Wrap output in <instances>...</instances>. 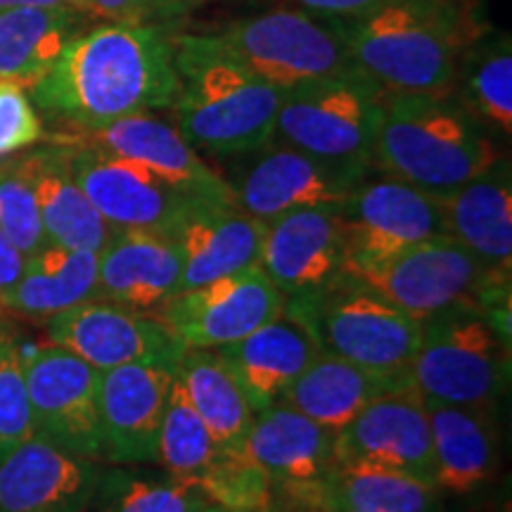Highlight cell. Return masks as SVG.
Returning a JSON list of instances; mask_svg holds the SVG:
<instances>
[{
  "label": "cell",
  "mask_w": 512,
  "mask_h": 512,
  "mask_svg": "<svg viewBox=\"0 0 512 512\" xmlns=\"http://www.w3.org/2000/svg\"><path fill=\"white\" fill-rule=\"evenodd\" d=\"M34 434V415L22 366V342L5 323L0 335V463Z\"/></svg>",
  "instance_id": "cell-37"
},
{
  "label": "cell",
  "mask_w": 512,
  "mask_h": 512,
  "mask_svg": "<svg viewBox=\"0 0 512 512\" xmlns=\"http://www.w3.org/2000/svg\"><path fill=\"white\" fill-rule=\"evenodd\" d=\"M0 228L24 256L41 252L48 245L34 190L17 162L0 164Z\"/></svg>",
  "instance_id": "cell-38"
},
{
  "label": "cell",
  "mask_w": 512,
  "mask_h": 512,
  "mask_svg": "<svg viewBox=\"0 0 512 512\" xmlns=\"http://www.w3.org/2000/svg\"><path fill=\"white\" fill-rule=\"evenodd\" d=\"M453 98L486 128L512 136V41L486 29L458 57Z\"/></svg>",
  "instance_id": "cell-32"
},
{
  "label": "cell",
  "mask_w": 512,
  "mask_h": 512,
  "mask_svg": "<svg viewBox=\"0 0 512 512\" xmlns=\"http://www.w3.org/2000/svg\"><path fill=\"white\" fill-rule=\"evenodd\" d=\"M242 451L264 467L273 486L309 505L335 467V432L275 401L254 415Z\"/></svg>",
  "instance_id": "cell-21"
},
{
  "label": "cell",
  "mask_w": 512,
  "mask_h": 512,
  "mask_svg": "<svg viewBox=\"0 0 512 512\" xmlns=\"http://www.w3.org/2000/svg\"><path fill=\"white\" fill-rule=\"evenodd\" d=\"M337 216L347 256H382L432 238H446L441 197L382 174L366 176L342 204Z\"/></svg>",
  "instance_id": "cell-16"
},
{
  "label": "cell",
  "mask_w": 512,
  "mask_h": 512,
  "mask_svg": "<svg viewBox=\"0 0 512 512\" xmlns=\"http://www.w3.org/2000/svg\"><path fill=\"white\" fill-rule=\"evenodd\" d=\"M185 10L181 0H88V15L124 24H166Z\"/></svg>",
  "instance_id": "cell-40"
},
{
  "label": "cell",
  "mask_w": 512,
  "mask_h": 512,
  "mask_svg": "<svg viewBox=\"0 0 512 512\" xmlns=\"http://www.w3.org/2000/svg\"><path fill=\"white\" fill-rule=\"evenodd\" d=\"M323 486L363 512H441L437 486L387 467L335 465Z\"/></svg>",
  "instance_id": "cell-33"
},
{
  "label": "cell",
  "mask_w": 512,
  "mask_h": 512,
  "mask_svg": "<svg viewBox=\"0 0 512 512\" xmlns=\"http://www.w3.org/2000/svg\"><path fill=\"white\" fill-rule=\"evenodd\" d=\"M98 297V254L86 249L46 245L27 256L22 278L0 309L29 320H50L57 313Z\"/></svg>",
  "instance_id": "cell-30"
},
{
  "label": "cell",
  "mask_w": 512,
  "mask_h": 512,
  "mask_svg": "<svg viewBox=\"0 0 512 512\" xmlns=\"http://www.w3.org/2000/svg\"><path fill=\"white\" fill-rule=\"evenodd\" d=\"M181 3L185 5V8H190V5H195V3H197V0H181Z\"/></svg>",
  "instance_id": "cell-46"
},
{
  "label": "cell",
  "mask_w": 512,
  "mask_h": 512,
  "mask_svg": "<svg viewBox=\"0 0 512 512\" xmlns=\"http://www.w3.org/2000/svg\"><path fill=\"white\" fill-rule=\"evenodd\" d=\"M335 465L399 470L434 486L430 415L413 387L370 401L335 432Z\"/></svg>",
  "instance_id": "cell-15"
},
{
  "label": "cell",
  "mask_w": 512,
  "mask_h": 512,
  "mask_svg": "<svg viewBox=\"0 0 512 512\" xmlns=\"http://www.w3.org/2000/svg\"><path fill=\"white\" fill-rule=\"evenodd\" d=\"M79 5H81V8H83V10H86V12H88V0H79Z\"/></svg>",
  "instance_id": "cell-47"
},
{
  "label": "cell",
  "mask_w": 512,
  "mask_h": 512,
  "mask_svg": "<svg viewBox=\"0 0 512 512\" xmlns=\"http://www.w3.org/2000/svg\"><path fill=\"white\" fill-rule=\"evenodd\" d=\"M178 93L174 41L164 24L105 22L67 43L31 102L74 128L169 110Z\"/></svg>",
  "instance_id": "cell-1"
},
{
  "label": "cell",
  "mask_w": 512,
  "mask_h": 512,
  "mask_svg": "<svg viewBox=\"0 0 512 512\" xmlns=\"http://www.w3.org/2000/svg\"><path fill=\"white\" fill-rule=\"evenodd\" d=\"M344 261L347 242L337 207L294 209L266 221L259 266L285 299L328 285Z\"/></svg>",
  "instance_id": "cell-19"
},
{
  "label": "cell",
  "mask_w": 512,
  "mask_h": 512,
  "mask_svg": "<svg viewBox=\"0 0 512 512\" xmlns=\"http://www.w3.org/2000/svg\"><path fill=\"white\" fill-rule=\"evenodd\" d=\"M183 254L171 235L114 230L98 252V297L138 311H157L181 294Z\"/></svg>",
  "instance_id": "cell-22"
},
{
  "label": "cell",
  "mask_w": 512,
  "mask_h": 512,
  "mask_svg": "<svg viewBox=\"0 0 512 512\" xmlns=\"http://www.w3.org/2000/svg\"><path fill=\"white\" fill-rule=\"evenodd\" d=\"M294 3H297L299 8L320 12V15L349 19L377 8L384 0H294Z\"/></svg>",
  "instance_id": "cell-42"
},
{
  "label": "cell",
  "mask_w": 512,
  "mask_h": 512,
  "mask_svg": "<svg viewBox=\"0 0 512 512\" xmlns=\"http://www.w3.org/2000/svg\"><path fill=\"white\" fill-rule=\"evenodd\" d=\"M498 155L477 117L453 95H387L373 169L427 195L448 197L489 169Z\"/></svg>",
  "instance_id": "cell-4"
},
{
  "label": "cell",
  "mask_w": 512,
  "mask_h": 512,
  "mask_svg": "<svg viewBox=\"0 0 512 512\" xmlns=\"http://www.w3.org/2000/svg\"><path fill=\"white\" fill-rule=\"evenodd\" d=\"M285 316L304 325L320 354L387 375H408L422 337V320L339 273L318 290L285 299Z\"/></svg>",
  "instance_id": "cell-6"
},
{
  "label": "cell",
  "mask_w": 512,
  "mask_h": 512,
  "mask_svg": "<svg viewBox=\"0 0 512 512\" xmlns=\"http://www.w3.org/2000/svg\"><path fill=\"white\" fill-rule=\"evenodd\" d=\"M285 297L261 266L176 294L157 309L185 349H219L283 313Z\"/></svg>",
  "instance_id": "cell-14"
},
{
  "label": "cell",
  "mask_w": 512,
  "mask_h": 512,
  "mask_svg": "<svg viewBox=\"0 0 512 512\" xmlns=\"http://www.w3.org/2000/svg\"><path fill=\"white\" fill-rule=\"evenodd\" d=\"M171 41L178 93L169 110L178 133L197 152L219 159L271 143L283 88L249 72L216 36L178 34Z\"/></svg>",
  "instance_id": "cell-3"
},
{
  "label": "cell",
  "mask_w": 512,
  "mask_h": 512,
  "mask_svg": "<svg viewBox=\"0 0 512 512\" xmlns=\"http://www.w3.org/2000/svg\"><path fill=\"white\" fill-rule=\"evenodd\" d=\"M19 171L34 190L48 245L86 249L98 254L114 228L98 214L81 185L74 181L64 147L50 145L17 159Z\"/></svg>",
  "instance_id": "cell-26"
},
{
  "label": "cell",
  "mask_w": 512,
  "mask_h": 512,
  "mask_svg": "<svg viewBox=\"0 0 512 512\" xmlns=\"http://www.w3.org/2000/svg\"><path fill=\"white\" fill-rule=\"evenodd\" d=\"M100 477L98 460L34 434L0 463V512H86Z\"/></svg>",
  "instance_id": "cell-20"
},
{
  "label": "cell",
  "mask_w": 512,
  "mask_h": 512,
  "mask_svg": "<svg viewBox=\"0 0 512 512\" xmlns=\"http://www.w3.org/2000/svg\"><path fill=\"white\" fill-rule=\"evenodd\" d=\"M174 368L128 363L98 377V413L105 460L145 465L155 460Z\"/></svg>",
  "instance_id": "cell-18"
},
{
  "label": "cell",
  "mask_w": 512,
  "mask_h": 512,
  "mask_svg": "<svg viewBox=\"0 0 512 512\" xmlns=\"http://www.w3.org/2000/svg\"><path fill=\"white\" fill-rule=\"evenodd\" d=\"M216 38L249 72L283 91L354 67L344 19L306 8L238 19Z\"/></svg>",
  "instance_id": "cell-9"
},
{
  "label": "cell",
  "mask_w": 512,
  "mask_h": 512,
  "mask_svg": "<svg viewBox=\"0 0 512 512\" xmlns=\"http://www.w3.org/2000/svg\"><path fill=\"white\" fill-rule=\"evenodd\" d=\"M344 29L354 67L387 95H451L460 53L489 27L472 0H384Z\"/></svg>",
  "instance_id": "cell-2"
},
{
  "label": "cell",
  "mask_w": 512,
  "mask_h": 512,
  "mask_svg": "<svg viewBox=\"0 0 512 512\" xmlns=\"http://www.w3.org/2000/svg\"><path fill=\"white\" fill-rule=\"evenodd\" d=\"M86 10L74 5H27L0 10V81L31 91L67 43L83 31Z\"/></svg>",
  "instance_id": "cell-29"
},
{
  "label": "cell",
  "mask_w": 512,
  "mask_h": 512,
  "mask_svg": "<svg viewBox=\"0 0 512 512\" xmlns=\"http://www.w3.org/2000/svg\"><path fill=\"white\" fill-rule=\"evenodd\" d=\"M46 323L50 344L72 351L98 373L128 363L176 368L185 351L181 339L155 313L107 299H88Z\"/></svg>",
  "instance_id": "cell-13"
},
{
  "label": "cell",
  "mask_w": 512,
  "mask_h": 512,
  "mask_svg": "<svg viewBox=\"0 0 512 512\" xmlns=\"http://www.w3.org/2000/svg\"><path fill=\"white\" fill-rule=\"evenodd\" d=\"M430 415L434 486L444 494L467 496L494 477L498 430L491 406L425 403Z\"/></svg>",
  "instance_id": "cell-27"
},
{
  "label": "cell",
  "mask_w": 512,
  "mask_h": 512,
  "mask_svg": "<svg viewBox=\"0 0 512 512\" xmlns=\"http://www.w3.org/2000/svg\"><path fill=\"white\" fill-rule=\"evenodd\" d=\"M60 143L86 145L107 155L131 159L202 200L235 204L223 176L204 162L174 124L152 117L150 112L98 128H74L72 133H64Z\"/></svg>",
  "instance_id": "cell-17"
},
{
  "label": "cell",
  "mask_w": 512,
  "mask_h": 512,
  "mask_svg": "<svg viewBox=\"0 0 512 512\" xmlns=\"http://www.w3.org/2000/svg\"><path fill=\"white\" fill-rule=\"evenodd\" d=\"M382 112V88L351 67L283 91L273 140L330 162L373 166Z\"/></svg>",
  "instance_id": "cell-8"
},
{
  "label": "cell",
  "mask_w": 512,
  "mask_h": 512,
  "mask_svg": "<svg viewBox=\"0 0 512 512\" xmlns=\"http://www.w3.org/2000/svg\"><path fill=\"white\" fill-rule=\"evenodd\" d=\"M43 138V124L24 88L0 81V157L15 155Z\"/></svg>",
  "instance_id": "cell-39"
},
{
  "label": "cell",
  "mask_w": 512,
  "mask_h": 512,
  "mask_svg": "<svg viewBox=\"0 0 512 512\" xmlns=\"http://www.w3.org/2000/svg\"><path fill=\"white\" fill-rule=\"evenodd\" d=\"M24 264H27V256L12 245L8 235L0 228V306L8 299V294L17 285V280L22 278Z\"/></svg>",
  "instance_id": "cell-41"
},
{
  "label": "cell",
  "mask_w": 512,
  "mask_h": 512,
  "mask_svg": "<svg viewBox=\"0 0 512 512\" xmlns=\"http://www.w3.org/2000/svg\"><path fill=\"white\" fill-rule=\"evenodd\" d=\"M209 503L240 512H268L275 486L268 472L245 451H221L207 470L195 477Z\"/></svg>",
  "instance_id": "cell-36"
},
{
  "label": "cell",
  "mask_w": 512,
  "mask_h": 512,
  "mask_svg": "<svg viewBox=\"0 0 512 512\" xmlns=\"http://www.w3.org/2000/svg\"><path fill=\"white\" fill-rule=\"evenodd\" d=\"M503 313L456 306L422 320L408 382L425 403L496 406L510 382V330Z\"/></svg>",
  "instance_id": "cell-5"
},
{
  "label": "cell",
  "mask_w": 512,
  "mask_h": 512,
  "mask_svg": "<svg viewBox=\"0 0 512 512\" xmlns=\"http://www.w3.org/2000/svg\"><path fill=\"white\" fill-rule=\"evenodd\" d=\"M221 448L211 437L192 403L185 396L181 384L171 382L169 401H166L162 427L157 437L155 460L164 467L166 475L197 477L214 463Z\"/></svg>",
  "instance_id": "cell-35"
},
{
  "label": "cell",
  "mask_w": 512,
  "mask_h": 512,
  "mask_svg": "<svg viewBox=\"0 0 512 512\" xmlns=\"http://www.w3.org/2000/svg\"><path fill=\"white\" fill-rule=\"evenodd\" d=\"M91 505L98 512H202L209 501L195 477L164 479L102 470Z\"/></svg>",
  "instance_id": "cell-34"
},
{
  "label": "cell",
  "mask_w": 512,
  "mask_h": 512,
  "mask_svg": "<svg viewBox=\"0 0 512 512\" xmlns=\"http://www.w3.org/2000/svg\"><path fill=\"white\" fill-rule=\"evenodd\" d=\"M411 387L408 375H387L318 354L304 373L287 384L280 401L332 432L342 430L370 401Z\"/></svg>",
  "instance_id": "cell-28"
},
{
  "label": "cell",
  "mask_w": 512,
  "mask_h": 512,
  "mask_svg": "<svg viewBox=\"0 0 512 512\" xmlns=\"http://www.w3.org/2000/svg\"><path fill=\"white\" fill-rule=\"evenodd\" d=\"M27 5H74V8H81L79 0H0V10L27 8Z\"/></svg>",
  "instance_id": "cell-44"
},
{
  "label": "cell",
  "mask_w": 512,
  "mask_h": 512,
  "mask_svg": "<svg viewBox=\"0 0 512 512\" xmlns=\"http://www.w3.org/2000/svg\"><path fill=\"white\" fill-rule=\"evenodd\" d=\"M254 415L266 411L320 351L304 325L280 313L247 337L214 349Z\"/></svg>",
  "instance_id": "cell-24"
},
{
  "label": "cell",
  "mask_w": 512,
  "mask_h": 512,
  "mask_svg": "<svg viewBox=\"0 0 512 512\" xmlns=\"http://www.w3.org/2000/svg\"><path fill=\"white\" fill-rule=\"evenodd\" d=\"M266 223L235 204H204L171 238L183 254L181 292L261 264Z\"/></svg>",
  "instance_id": "cell-25"
},
{
  "label": "cell",
  "mask_w": 512,
  "mask_h": 512,
  "mask_svg": "<svg viewBox=\"0 0 512 512\" xmlns=\"http://www.w3.org/2000/svg\"><path fill=\"white\" fill-rule=\"evenodd\" d=\"M22 366L34 430L67 453L105 460L98 413L100 373L72 351L22 342Z\"/></svg>",
  "instance_id": "cell-12"
},
{
  "label": "cell",
  "mask_w": 512,
  "mask_h": 512,
  "mask_svg": "<svg viewBox=\"0 0 512 512\" xmlns=\"http://www.w3.org/2000/svg\"><path fill=\"white\" fill-rule=\"evenodd\" d=\"M309 505L313 508L311 512H363V510H356V508H351V505L339 501V498L332 496L323 484L318 486Z\"/></svg>",
  "instance_id": "cell-43"
},
{
  "label": "cell",
  "mask_w": 512,
  "mask_h": 512,
  "mask_svg": "<svg viewBox=\"0 0 512 512\" xmlns=\"http://www.w3.org/2000/svg\"><path fill=\"white\" fill-rule=\"evenodd\" d=\"M342 271L418 320L456 306L510 311V280L486 271L451 238H432L382 256H347Z\"/></svg>",
  "instance_id": "cell-7"
},
{
  "label": "cell",
  "mask_w": 512,
  "mask_h": 512,
  "mask_svg": "<svg viewBox=\"0 0 512 512\" xmlns=\"http://www.w3.org/2000/svg\"><path fill=\"white\" fill-rule=\"evenodd\" d=\"M446 238L463 245L486 271L510 280L512 271V169L498 157L463 188L441 197Z\"/></svg>",
  "instance_id": "cell-23"
},
{
  "label": "cell",
  "mask_w": 512,
  "mask_h": 512,
  "mask_svg": "<svg viewBox=\"0 0 512 512\" xmlns=\"http://www.w3.org/2000/svg\"><path fill=\"white\" fill-rule=\"evenodd\" d=\"M202 512H240V510H228V508H221V505H214V503H209L207 508H204Z\"/></svg>",
  "instance_id": "cell-45"
},
{
  "label": "cell",
  "mask_w": 512,
  "mask_h": 512,
  "mask_svg": "<svg viewBox=\"0 0 512 512\" xmlns=\"http://www.w3.org/2000/svg\"><path fill=\"white\" fill-rule=\"evenodd\" d=\"M226 162L223 181L235 207L264 223L294 209L337 207L373 169L306 155L275 140Z\"/></svg>",
  "instance_id": "cell-10"
},
{
  "label": "cell",
  "mask_w": 512,
  "mask_h": 512,
  "mask_svg": "<svg viewBox=\"0 0 512 512\" xmlns=\"http://www.w3.org/2000/svg\"><path fill=\"white\" fill-rule=\"evenodd\" d=\"M176 382L221 451H242L254 411L214 349H185L174 368Z\"/></svg>",
  "instance_id": "cell-31"
},
{
  "label": "cell",
  "mask_w": 512,
  "mask_h": 512,
  "mask_svg": "<svg viewBox=\"0 0 512 512\" xmlns=\"http://www.w3.org/2000/svg\"><path fill=\"white\" fill-rule=\"evenodd\" d=\"M74 181L114 230L174 235L192 211L216 204L178 188L131 159L93 147L60 143Z\"/></svg>",
  "instance_id": "cell-11"
},
{
  "label": "cell",
  "mask_w": 512,
  "mask_h": 512,
  "mask_svg": "<svg viewBox=\"0 0 512 512\" xmlns=\"http://www.w3.org/2000/svg\"><path fill=\"white\" fill-rule=\"evenodd\" d=\"M3 330H5V320L0 318V335H3Z\"/></svg>",
  "instance_id": "cell-48"
}]
</instances>
